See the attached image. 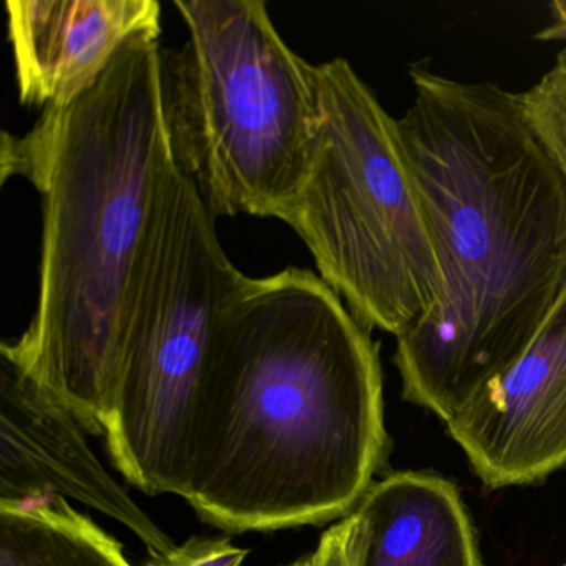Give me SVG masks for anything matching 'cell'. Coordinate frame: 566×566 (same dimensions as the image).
<instances>
[{
  "instance_id": "1",
  "label": "cell",
  "mask_w": 566,
  "mask_h": 566,
  "mask_svg": "<svg viewBox=\"0 0 566 566\" xmlns=\"http://www.w3.org/2000/svg\"><path fill=\"white\" fill-rule=\"evenodd\" d=\"M303 268L244 274L217 334L185 500L227 532L347 516L387 449L379 344Z\"/></svg>"
},
{
  "instance_id": "2",
  "label": "cell",
  "mask_w": 566,
  "mask_h": 566,
  "mask_svg": "<svg viewBox=\"0 0 566 566\" xmlns=\"http://www.w3.org/2000/svg\"><path fill=\"white\" fill-rule=\"evenodd\" d=\"M400 137L442 270L397 336L403 399L449 422L532 343L566 286V188L520 108L490 84L409 71Z\"/></svg>"
},
{
  "instance_id": "3",
  "label": "cell",
  "mask_w": 566,
  "mask_h": 566,
  "mask_svg": "<svg viewBox=\"0 0 566 566\" xmlns=\"http://www.w3.org/2000/svg\"><path fill=\"white\" fill-rule=\"evenodd\" d=\"M175 158L160 39L142 38L74 104L0 138V180L41 197L35 313L0 357L105 433L132 297Z\"/></svg>"
},
{
  "instance_id": "4",
  "label": "cell",
  "mask_w": 566,
  "mask_h": 566,
  "mask_svg": "<svg viewBox=\"0 0 566 566\" xmlns=\"http://www.w3.org/2000/svg\"><path fill=\"white\" fill-rule=\"evenodd\" d=\"M187 28L164 52L178 167L214 218L284 220L316 135V65L277 32L263 0H175Z\"/></svg>"
},
{
  "instance_id": "5",
  "label": "cell",
  "mask_w": 566,
  "mask_h": 566,
  "mask_svg": "<svg viewBox=\"0 0 566 566\" xmlns=\"http://www.w3.org/2000/svg\"><path fill=\"white\" fill-rule=\"evenodd\" d=\"M316 135L284 214L321 280L367 329L400 336L436 306L442 270L400 137L346 59L316 65Z\"/></svg>"
},
{
  "instance_id": "6",
  "label": "cell",
  "mask_w": 566,
  "mask_h": 566,
  "mask_svg": "<svg viewBox=\"0 0 566 566\" xmlns=\"http://www.w3.org/2000/svg\"><path fill=\"white\" fill-rule=\"evenodd\" d=\"M214 221L175 161L138 271L104 433L114 465L148 495H187L214 334L244 276Z\"/></svg>"
},
{
  "instance_id": "7",
  "label": "cell",
  "mask_w": 566,
  "mask_h": 566,
  "mask_svg": "<svg viewBox=\"0 0 566 566\" xmlns=\"http://www.w3.org/2000/svg\"><path fill=\"white\" fill-rule=\"evenodd\" d=\"M446 423L489 486L566 465V286L522 356Z\"/></svg>"
},
{
  "instance_id": "8",
  "label": "cell",
  "mask_w": 566,
  "mask_h": 566,
  "mask_svg": "<svg viewBox=\"0 0 566 566\" xmlns=\"http://www.w3.org/2000/svg\"><path fill=\"white\" fill-rule=\"evenodd\" d=\"M51 495L117 520L150 555L175 546L98 462L77 417L0 359V502Z\"/></svg>"
},
{
  "instance_id": "9",
  "label": "cell",
  "mask_w": 566,
  "mask_h": 566,
  "mask_svg": "<svg viewBox=\"0 0 566 566\" xmlns=\"http://www.w3.org/2000/svg\"><path fill=\"white\" fill-rule=\"evenodd\" d=\"M6 12L19 101L42 111L74 104L127 45L161 34L157 0H9Z\"/></svg>"
},
{
  "instance_id": "10",
  "label": "cell",
  "mask_w": 566,
  "mask_h": 566,
  "mask_svg": "<svg viewBox=\"0 0 566 566\" xmlns=\"http://www.w3.org/2000/svg\"><path fill=\"white\" fill-rule=\"evenodd\" d=\"M347 516L356 566H483L459 492L440 476L394 473Z\"/></svg>"
},
{
  "instance_id": "11",
  "label": "cell",
  "mask_w": 566,
  "mask_h": 566,
  "mask_svg": "<svg viewBox=\"0 0 566 566\" xmlns=\"http://www.w3.org/2000/svg\"><path fill=\"white\" fill-rule=\"evenodd\" d=\"M0 566H132L124 546L62 496L0 502Z\"/></svg>"
},
{
  "instance_id": "12",
  "label": "cell",
  "mask_w": 566,
  "mask_h": 566,
  "mask_svg": "<svg viewBox=\"0 0 566 566\" xmlns=\"http://www.w3.org/2000/svg\"><path fill=\"white\" fill-rule=\"evenodd\" d=\"M516 95L530 130L566 188V49L532 88Z\"/></svg>"
},
{
  "instance_id": "13",
  "label": "cell",
  "mask_w": 566,
  "mask_h": 566,
  "mask_svg": "<svg viewBox=\"0 0 566 566\" xmlns=\"http://www.w3.org/2000/svg\"><path fill=\"white\" fill-rule=\"evenodd\" d=\"M247 548L223 536H193L170 552L150 555L140 566H243Z\"/></svg>"
},
{
  "instance_id": "14",
  "label": "cell",
  "mask_w": 566,
  "mask_h": 566,
  "mask_svg": "<svg viewBox=\"0 0 566 566\" xmlns=\"http://www.w3.org/2000/svg\"><path fill=\"white\" fill-rule=\"evenodd\" d=\"M313 562L314 566H356L350 542L349 516H344L339 523L324 533L316 552L313 553Z\"/></svg>"
},
{
  "instance_id": "15",
  "label": "cell",
  "mask_w": 566,
  "mask_h": 566,
  "mask_svg": "<svg viewBox=\"0 0 566 566\" xmlns=\"http://www.w3.org/2000/svg\"><path fill=\"white\" fill-rule=\"evenodd\" d=\"M549 15L548 25L536 39L542 42H566V0H553Z\"/></svg>"
},
{
  "instance_id": "16",
  "label": "cell",
  "mask_w": 566,
  "mask_h": 566,
  "mask_svg": "<svg viewBox=\"0 0 566 566\" xmlns=\"http://www.w3.org/2000/svg\"><path fill=\"white\" fill-rule=\"evenodd\" d=\"M286 566H314L313 555H306L304 558L296 559V562L290 563Z\"/></svg>"
}]
</instances>
